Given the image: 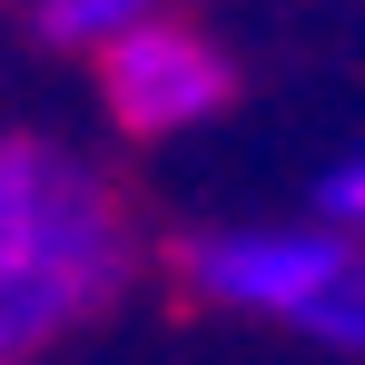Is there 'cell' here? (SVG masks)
Returning <instances> with one entry per match:
<instances>
[{"label":"cell","mask_w":365,"mask_h":365,"mask_svg":"<svg viewBox=\"0 0 365 365\" xmlns=\"http://www.w3.org/2000/svg\"><path fill=\"white\" fill-rule=\"evenodd\" d=\"M99 99L128 138H178V128H207L227 99H237V69L207 30L187 20H128L119 40H99Z\"/></svg>","instance_id":"1"},{"label":"cell","mask_w":365,"mask_h":365,"mask_svg":"<svg viewBox=\"0 0 365 365\" xmlns=\"http://www.w3.org/2000/svg\"><path fill=\"white\" fill-rule=\"evenodd\" d=\"M306 326H316L326 346H365V257H346V277L326 287V306H316Z\"/></svg>","instance_id":"6"},{"label":"cell","mask_w":365,"mask_h":365,"mask_svg":"<svg viewBox=\"0 0 365 365\" xmlns=\"http://www.w3.org/2000/svg\"><path fill=\"white\" fill-rule=\"evenodd\" d=\"M316 207H326V227H365V148H346L316 178Z\"/></svg>","instance_id":"7"},{"label":"cell","mask_w":365,"mask_h":365,"mask_svg":"<svg viewBox=\"0 0 365 365\" xmlns=\"http://www.w3.org/2000/svg\"><path fill=\"white\" fill-rule=\"evenodd\" d=\"M40 247H119V217L99 178L69 168L60 148H0V267Z\"/></svg>","instance_id":"3"},{"label":"cell","mask_w":365,"mask_h":365,"mask_svg":"<svg viewBox=\"0 0 365 365\" xmlns=\"http://www.w3.org/2000/svg\"><path fill=\"white\" fill-rule=\"evenodd\" d=\"M109 287H119V247H40V257L0 267V356L50 346V336L79 326Z\"/></svg>","instance_id":"4"},{"label":"cell","mask_w":365,"mask_h":365,"mask_svg":"<svg viewBox=\"0 0 365 365\" xmlns=\"http://www.w3.org/2000/svg\"><path fill=\"white\" fill-rule=\"evenodd\" d=\"M346 257L356 247L326 237V227H227V237H197L187 247V277H197V297L217 306H247V316H316L326 287L346 277Z\"/></svg>","instance_id":"2"},{"label":"cell","mask_w":365,"mask_h":365,"mask_svg":"<svg viewBox=\"0 0 365 365\" xmlns=\"http://www.w3.org/2000/svg\"><path fill=\"white\" fill-rule=\"evenodd\" d=\"M158 0H40V40H60V50H99V40H119L128 20H148Z\"/></svg>","instance_id":"5"}]
</instances>
